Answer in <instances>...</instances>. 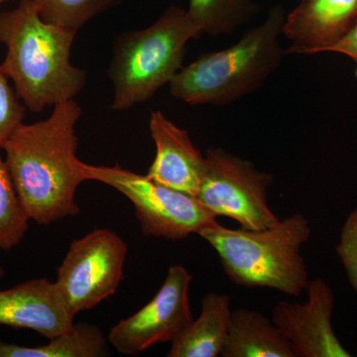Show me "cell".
<instances>
[{
  "label": "cell",
  "mask_w": 357,
  "mask_h": 357,
  "mask_svg": "<svg viewBox=\"0 0 357 357\" xmlns=\"http://www.w3.org/2000/svg\"><path fill=\"white\" fill-rule=\"evenodd\" d=\"M82 114L75 100L59 103L48 119L23 122L2 148L26 213L39 225L79 213L77 190L86 181L84 163L76 155Z\"/></svg>",
  "instance_id": "obj_1"
},
{
  "label": "cell",
  "mask_w": 357,
  "mask_h": 357,
  "mask_svg": "<svg viewBox=\"0 0 357 357\" xmlns=\"http://www.w3.org/2000/svg\"><path fill=\"white\" fill-rule=\"evenodd\" d=\"M77 33L45 21L33 0L0 13V43L6 49L0 65L28 109L43 112L84 89L86 73L70 62Z\"/></svg>",
  "instance_id": "obj_2"
},
{
  "label": "cell",
  "mask_w": 357,
  "mask_h": 357,
  "mask_svg": "<svg viewBox=\"0 0 357 357\" xmlns=\"http://www.w3.org/2000/svg\"><path fill=\"white\" fill-rule=\"evenodd\" d=\"M285 16L274 6L236 43L183 67L169 84L171 95L190 105L225 107L262 88L287 54L281 44Z\"/></svg>",
  "instance_id": "obj_3"
},
{
  "label": "cell",
  "mask_w": 357,
  "mask_h": 357,
  "mask_svg": "<svg viewBox=\"0 0 357 357\" xmlns=\"http://www.w3.org/2000/svg\"><path fill=\"white\" fill-rule=\"evenodd\" d=\"M199 236L217 251L223 271L237 285L290 296L306 290L310 280L300 251L311 237V227L301 213L266 229H229L218 223Z\"/></svg>",
  "instance_id": "obj_4"
},
{
  "label": "cell",
  "mask_w": 357,
  "mask_h": 357,
  "mask_svg": "<svg viewBox=\"0 0 357 357\" xmlns=\"http://www.w3.org/2000/svg\"><path fill=\"white\" fill-rule=\"evenodd\" d=\"M201 34L187 9L171 6L145 29L119 35L109 69L112 109H131L170 84L183 68L188 43Z\"/></svg>",
  "instance_id": "obj_5"
},
{
  "label": "cell",
  "mask_w": 357,
  "mask_h": 357,
  "mask_svg": "<svg viewBox=\"0 0 357 357\" xmlns=\"http://www.w3.org/2000/svg\"><path fill=\"white\" fill-rule=\"evenodd\" d=\"M86 181L114 188L126 197L145 236L181 241L192 234L218 225L217 215L196 197L159 184L121 166H93L84 163Z\"/></svg>",
  "instance_id": "obj_6"
},
{
  "label": "cell",
  "mask_w": 357,
  "mask_h": 357,
  "mask_svg": "<svg viewBox=\"0 0 357 357\" xmlns=\"http://www.w3.org/2000/svg\"><path fill=\"white\" fill-rule=\"evenodd\" d=\"M204 159L196 198L213 215L232 218L249 230L269 229L280 222L268 206V188L273 183L270 174L223 148H211Z\"/></svg>",
  "instance_id": "obj_7"
},
{
  "label": "cell",
  "mask_w": 357,
  "mask_h": 357,
  "mask_svg": "<svg viewBox=\"0 0 357 357\" xmlns=\"http://www.w3.org/2000/svg\"><path fill=\"white\" fill-rule=\"evenodd\" d=\"M126 255L128 244L107 229L93 230L70 243L55 283L75 316L114 295L123 278Z\"/></svg>",
  "instance_id": "obj_8"
},
{
  "label": "cell",
  "mask_w": 357,
  "mask_h": 357,
  "mask_svg": "<svg viewBox=\"0 0 357 357\" xmlns=\"http://www.w3.org/2000/svg\"><path fill=\"white\" fill-rule=\"evenodd\" d=\"M192 275L182 265L169 268L153 299L110 328L109 342L124 356H137L152 345L172 342L192 321L189 288Z\"/></svg>",
  "instance_id": "obj_9"
},
{
  "label": "cell",
  "mask_w": 357,
  "mask_h": 357,
  "mask_svg": "<svg viewBox=\"0 0 357 357\" xmlns=\"http://www.w3.org/2000/svg\"><path fill=\"white\" fill-rule=\"evenodd\" d=\"M305 304L281 301L272 321L290 342L296 357H351L332 325L335 295L324 279L309 281Z\"/></svg>",
  "instance_id": "obj_10"
},
{
  "label": "cell",
  "mask_w": 357,
  "mask_h": 357,
  "mask_svg": "<svg viewBox=\"0 0 357 357\" xmlns=\"http://www.w3.org/2000/svg\"><path fill=\"white\" fill-rule=\"evenodd\" d=\"M70 312L55 282L32 279L0 291V326L34 331L50 340L74 326Z\"/></svg>",
  "instance_id": "obj_11"
},
{
  "label": "cell",
  "mask_w": 357,
  "mask_h": 357,
  "mask_svg": "<svg viewBox=\"0 0 357 357\" xmlns=\"http://www.w3.org/2000/svg\"><path fill=\"white\" fill-rule=\"evenodd\" d=\"M357 22V0H300L286 14L283 35L290 42L286 53H326Z\"/></svg>",
  "instance_id": "obj_12"
},
{
  "label": "cell",
  "mask_w": 357,
  "mask_h": 357,
  "mask_svg": "<svg viewBox=\"0 0 357 357\" xmlns=\"http://www.w3.org/2000/svg\"><path fill=\"white\" fill-rule=\"evenodd\" d=\"M149 129L156 154L147 177L171 189L197 197L206 159L195 146L189 133L160 110L151 112Z\"/></svg>",
  "instance_id": "obj_13"
},
{
  "label": "cell",
  "mask_w": 357,
  "mask_h": 357,
  "mask_svg": "<svg viewBox=\"0 0 357 357\" xmlns=\"http://www.w3.org/2000/svg\"><path fill=\"white\" fill-rule=\"evenodd\" d=\"M230 298L208 293L202 301V312L196 321L183 328L172 340L169 357H217L227 340L230 319Z\"/></svg>",
  "instance_id": "obj_14"
},
{
  "label": "cell",
  "mask_w": 357,
  "mask_h": 357,
  "mask_svg": "<svg viewBox=\"0 0 357 357\" xmlns=\"http://www.w3.org/2000/svg\"><path fill=\"white\" fill-rule=\"evenodd\" d=\"M222 357H296L290 342L261 312L237 309L230 314Z\"/></svg>",
  "instance_id": "obj_15"
},
{
  "label": "cell",
  "mask_w": 357,
  "mask_h": 357,
  "mask_svg": "<svg viewBox=\"0 0 357 357\" xmlns=\"http://www.w3.org/2000/svg\"><path fill=\"white\" fill-rule=\"evenodd\" d=\"M110 354L109 340L96 326L74 324L47 344L24 347L0 340V357H102Z\"/></svg>",
  "instance_id": "obj_16"
},
{
  "label": "cell",
  "mask_w": 357,
  "mask_h": 357,
  "mask_svg": "<svg viewBox=\"0 0 357 357\" xmlns=\"http://www.w3.org/2000/svg\"><path fill=\"white\" fill-rule=\"evenodd\" d=\"M187 10L202 34H232L248 22L255 11L252 0H188Z\"/></svg>",
  "instance_id": "obj_17"
},
{
  "label": "cell",
  "mask_w": 357,
  "mask_h": 357,
  "mask_svg": "<svg viewBox=\"0 0 357 357\" xmlns=\"http://www.w3.org/2000/svg\"><path fill=\"white\" fill-rule=\"evenodd\" d=\"M30 218L21 203L6 159L0 154V249L10 250L22 241Z\"/></svg>",
  "instance_id": "obj_18"
},
{
  "label": "cell",
  "mask_w": 357,
  "mask_h": 357,
  "mask_svg": "<svg viewBox=\"0 0 357 357\" xmlns=\"http://www.w3.org/2000/svg\"><path fill=\"white\" fill-rule=\"evenodd\" d=\"M119 1L121 0H33L45 21L76 32L88 21Z\"/></svg>",
  "instance_id": "obj_19"
},
{
  "label": "cell",
  "mask_w": 357,
  "mask_h": 357,
  "mask_svg": "<svg viewBox=\"0 0 357 357\" xmlns=\"http://www.w3.org/2000/svg\"><path fill=\"white\" fill-rule=\"evenodd\" d=\"M9 82L0 65V150L23 123L25 116V105Z\"/></svg>",
  "instance_id": "obj_20"
},
{
  "label": "cell",
  "mask_w": 357,
  "mask_h": 357,
  "mask_svg": "<svg viewBox=\"0 0 357 357\" xmlns=\"http://www.w3.org/2000/svg\"><path fill=\"white\" fill-rule=\"evenodd\" d=\"M337 253L349 284L357 293V208L349 213L342 225Z\"/></svg>",
  "instance_id": "obj_21"
},
{
  "label": "cell",
  "mask_w": 357,
  "mask_h": 357,
  "mask_svg": "<svg viewBox=\"0 0 357 357\" xmlns=\"http://www.w3.org/2000/svg\"><path fill=\"white\" fill-rule=\"evenodd\" d=\"M330 52L340 54L351 59L354 64V75L357 79V22L344 38L331 49Z\"/></svg>",
  "instance_id": "obj_22"
},
{
  "label": "cell",
  "mask_w": 357,
  "mask_h": 357,
  "mask_svg": "<svg viewBox=\"0 0 357 357\" xmlns=\"http://www.w3.org/2000/svg\"><path fill=\"white\" fill-rule=\"evenodd\" d=\"M4 273H6V271H4L3 267L0 264V280H1L2 277L4 276Z\"/></svg>",
  "instance_id": "obj_23"
},
{
  "label": "cell",
  "mask_w": 357,
  "mask_h": 357,
  "mask_svg": "<svg viewBox=\"0 0 357 357\" xmlns=\"http://www.w3.org/2000/svg\"><path fill=\"white\" fill-rule=\"evenodd\" d=\"M7 1V0H0V4L3 3V2Z\"/></svg>",
  "instance_id": "obj_24"
}]
</instances>
